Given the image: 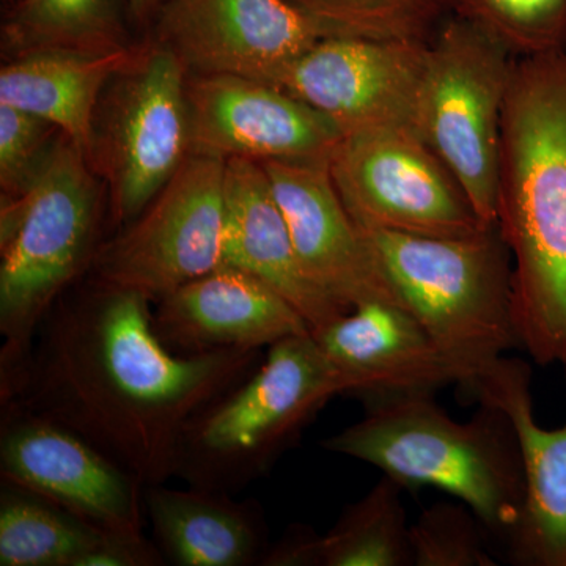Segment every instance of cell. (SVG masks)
I'll return each mask as SVG.
<instances>
[{
    "instance_id": "cell-8",
    "label": "cell",
    "mask_w": 566,
    "mask_h": 566,
    "mask_svg": "<svg viewBox=\"0 0 566 566\" xmlns=\"http://www.w3.org/2000/svg\"><path fill=\"white\" fill-rule=\"evenodd\" d=\"M188 71L150 40L104 88L87 159L106 186L115 232L136 219L191 156Z\"/></svg>"
},
{
    "instance_id": "cell-24",
    "label": "cell",
    "mask_w": 566,
    "mask_h": 566,
    "mask_svg": "<svg viewBox=\"0 0 566 566\" xmlns=\"http://www.w3.org/2000/svg\"><path fill=\"white\" fill-rule=\"evenodd\" d=\"M403 490L385 475L349 505L337 524L319 535V566H412Z\"/></svg>"
},
{
    "instance_id": "cell-13",
    "label": "cell",
    "mask_w": 566,
    "mask_h": 566,
    "mask_svg": "<svg viewBox=\"0 0 566 566\" xmlns=\"http://www.w3.org/2000/svg\"><path fill=\"white\" fill-rule=\"evenodd\" d=\"M428 43L324 36L286 70L279 88L349 134L381 126L416 129Z\"/></svg>"
},
{
    "instance_id": "cell-5",
    "label": "cell",
    "mask_w": 566,
    "mask_h": 566,
    "mask_svg": "<svg viewBox=\"0 0 566 566\" xmlns=\"http://www.w3.org/2000/svg\"><path fill=\"white\" fill-rule=\"evenodd\" d=\"M363 232L406 311L460 370V389L472 397L480 376L520 346L512 252L497 223L458 238Z\"/></svg>"
},
{
    "instance_id": "cell-28",
    "label": "cell",
    "mask_w": 566,
    "mask_h": 566,
    "mask_svg": "<svg viewBox=\"0 0 566 566\" xmlns=\"http://www.w3.org/2000/svg\"><path fill=\"white\" fill-rule=\"evenodd\" d=\"M65 134L39 115L0 104V189L3 197L28 192L46 169Z\"/></svg>"
},
{
    "instance_id": "cell-30",
    "label": "cell",
    "mask_w": 566,
    "mask_h": 566,
    "mask_svg": "<svg viewBox=\"0 0 566 566\" xmlns=\"http://www.w3.org/2000/svg\"><path fill=\"white\" fill-rule=\"evenodd\" d=\"M260 566H319V534L307 526H292L270 546Z\"/></svg>"
},
{
    "instance_id": "cell-2",
    "label": "cell",
    "mask_w": 566,
    "mask_h": 566,
    "mask_svg": "<svg viewBox=\"0 0 566 566\" xmlns=\"http://www.w3.org/2000/svg\"><path fill=\"white\" fill-rule=\"evenodd\" d=\"M495 223L512 252L517 345L566 364V51L516 59Z\"/></svg>"
},
{
    "instance_id": "cell-3",
    "label": "cell",
    "mask_w": 566,
    "mask_h": 566,
    "mask_svg": "<svg viewBox=\"0 0 566 566\" xmlns=\"http://www.w3.org/2000/svg\"><path fill=\"white\" fill-rule=\"evenodd\" d=\"M364 406L363 419L326 439L324 449L375 465L408 490L444 491L494 534L512 531L526 483L515 428L505 412L480 403L468 422H458L424 394Z\"/></svg>"
},
{
    "instance_id": "cell-23",
    "label": "cell",
    "mask_w": 566,
    "mask_h": 566,
    "mask_svg": "<svg viewBox=\"0 0 566 566\" xmlns=\"http://www.w3.org/2000/svg\"><path fill=\"white\" fill-rule=\"evenodd\" d=\"M104 534L51 499L2 480L0 566H80Z\"/></svg>"
},
{
    "instance_id": "cell-9",
    "label": "cell",
    "mask_w": 566,
    "mask_h": 566,
    "mask_svg": "<svg viewBox=\"0 0 566 566\" xmlns=\"http://www.w3.org/2000/svg\"><path fill=\"white\" fill-rule=\"evenodd\" d=\"M331 175L363 230L458 238L488 226L452 170L409 126L345 134Z\"/></svg>"
},
{
    "instance_id": "cell-10",
    "label": "cell",
    "mask_w": 566,
    "mask_h": 566,
    "mask_svg": "<svg viewBox=\"0 0 566 566\" xmlns=\"http://www.w3.org/2000/svg\"><path fill=\"white\" fill-rule=\"evenodd\" d=\"M226 161L191 155L144 211L104 241L91 277L153 305L223 263Z\"/></svg>"
},
{
    "instance_id": "cell-31",
    "label": "cell",
    "mask_w": 566,
    "mask_h": 566,
    "mask_svg": "<svg viewBox=\"0 0 566 566\" xmlns=\"http://www.w3.org/2000/svg\"><path fill=\"white\" fill-rule=\"evenodd\" d=\"M169 2L170 0H128V7L134 22L151 25L159 11Z\"/></svg>"
},
{
    "instance_id": "cell-21",
    "label": "cell",
    "mask_w": 566,
    "mask_h": 566,
    "mask_svg": "<svg viewBox=\"0 0 566 566\" xmlns=\"http://www.w3.org/2000/svg\"><path fill=\"white\" fill-rule=\"evenodd\" d=\"M137 46L112 52L40 50L0 70V104L51 122L87 156L93 118L106 85Z\"/></svg>"
},
{
    "instance_id": "cell-18",
    "label": "cell",
    "mask_w": 566,
    "mask_h": 566,
    "mask_svg": "<svg viewBox=\"0 0 566 566\" xmlns=\"http://www.w3.org/2000/svg\"><path fill=\"white\" fill-rule=\"evenodd\" d=\"M153 326L182 356L263 348L312 333L303 315L273 289L237 270L216 268L155 304Z\"/></svg>"
},
{
    "instance_id": "cell-17",
    "label": "cell",
    "mask_w": 566,
    "mask_h": 566,
    "mask_svg": "<svg viewBox=\"0 0 566 566\" xmlns=\"http://www.w3.org/2000/svg\"><path fill=\"white\" fill-rule=\"evenodd\" d=\"M531 382L527 363L502 357L480 376L472 397L505 412L523 457V509L505 536L510 562L566 566V422L556 430L536 422Z\"/></svg>"
},
{
    "instance_id": "cell-4",
    "label": "cell",
    "mask_w": 566,
    "mask_h": 566,
    "mask_svg": "<svg viewBox=\"0 0 566 566\" xmlns=\"http://www.w3.org/2000/svg\"><path fill=\"white\" fill-rule=\"evenodd\" d=\"M87 156L65 137L28 192L0 207V374L21 363L44 316L87 277L109 200Z\"/></svg>"
},
{
    "instance_id": "cell-27",
    "label": "cell",
    "mask_w": 566,
    "mask_h": 566,
    "mask_svg": "<svg viewBox=\"0 0 566 566\" xmlns=\"http://www.w3.org/2000/svg\"><path fill=\"white\" fill-rule=\"evenodd\" d=\"M483 524L461 502H439L409 526L412 566H495L483 539Z\"/></svg>"
},
{
    "instance_id": "cell-12",
    "label": "cell",
    "mask_w": 566,
    "mask_h": 566,
    "mask_svg": "<svg viewBox=\"0 0 566 566\" xmlns=\"http://www.w3.org/2000/svg\"><path fill=\"white\" fill-rule=\"evenodd\" d=\"M151 29L188 74H233L275 87L327 36L290 0H170Z\"/></svg>"
},
{
    "instance_id": "cell-26",
    "label": "cell",
    "mask_w": 566,
    "mask_h": 566,
    "mask_svg": "<svg viewBox=\"0 0 566 566\" xmlns=\"http://www.w3.org/2000/svg\"><path fill=\"white\" fill-rule=\"evenodd\" d=\"M450 14L490 33L516 57L566 46V0H450Z\"/></svg>"
},
{
    "instance_id": "cell-29",
    "label": "cell",
    "mask_w": 566,
    "mask_h": 566,
    "mask_svg": "<svg viewBox=\"0 0 566 566\" xmlns=\"http://www.w3.org/2000/svg\"><path fill=\"white\" fill-rule=\"evenodd\" d=\"M161 551L142 534H104L80 566H164Z\"/></svg>"
},
{
    "instance_id": "cell-22",
    "label": "cell",
    "mask_w": 566,
    "mask_h": 566,
    "mask_svg": "<svg viewBox=\"0 0 566 566\" xmlns=\"http://www.w3.org/2000/svg\"><path fill=\"white\" fill-rule=\"evenodd\" d=\"M128 0H17L2 25L7 59L40 50L132 48Z\"/></svg>"
},
{
    "instance_id": "cell-7",
    "label": "cell",
    "mask_w": 566,
    "mask_h": 566,
    "mask_svg": "<svg viewBox=\"0 0 566 566\" xmlns=\"http://www.w3.org/2000/svg\"><path fill=\"white\" fill-rule=\"evenodd\" d=\"M516 55L450 14L428 41L416 132L447 164L483 222L497 221L502 125Z\"/></svg>"
},
{
    "instance_id": "cell-11",
    "label": "cell",
    "mask_w": 566,
    "mask_h": 566,
    "mask_svg": "<svg viewBox=\"0 0 566 566\" xmlns=\"http://www.w3.org/2000/svg\"><path fill=\"white\" fill-rule=\"evenodd\" d=\"M0 476L51 499L106 534H142L139 479L70 428L13 401H0Z\"/></svg>"
},
{
    "instance_id": "cell-16",
    "label": "cell",
    "mask_w": 566,
    "mask_h": 566,
    "mask_svg": "<svg viewBox=\"0 0 566 566\" xmlns=\"http://www.w3.org/2000/svg\"><path fill=\"white\" fill-rule=\"evenodd\" d=\"M312 335L344 379L345 395L364 405L434 395L463 381L415 316L397 305H359Z\"/></svg>"
},
{
    "instance_id": "cell-14",
    "label": "cell",
    "mask_w": 566,
    "mask_h": 566,
    "mask_svg": "<svg viewBox=\"0 0 566 566\" xmlns=\"http://www.w3.org/2000/svg\"><path fill=\"white\" fill-rule=\"evenodd\" d=\"M191 155L252 161H331L344 133L266 82L188 74Z\"/></svg>"
},
{
    "instance_id": "cell-20",
    "label": "cell",
    "mask_w": 566,
    "mask_h": 566,
    "mask_svg": "<svg viewBox=\"0 0 566 566\" xmlns=\"http://www.w3.org/2000/svg\"><path fill=\"white\" fill-rule=\"evenodd\" d=\"M144 506L167 565L260 566L271 546L262 506L226 491L150 485Z\"/></svg>"
},
{
    "instance_id": "cell-6",
    "label": "cell",
    "mask_w": 566,
    "mask_h": 566,
    "mask_svg": "<svg viewBox=\"0 0 566 566\" xmlns=\"http://www.w3.org/2000/svg\"><path fill=\"white\" fill-rule=\"evenodd\" d=\"M345 382L312 333L271 346L240 385L205 406L182 431L174 479L234 494L292 449Z\"/></svg>"
},
{
    "instance_id": "cell-1",
    "label": "cell",
    "mask_w": 566,
    "mask_h": 566,
    "mask_svg": "<svg viewBox=\"0 0 566 566\" xmlns=\"http://www.w3.org/2000/svg\"><path fill=\"white\" fill-rule=\"evenodd\" d=\"M151 307L87 275L52 305L21 363L0 374V401L70 428L145 486L174 479L192 417L262 363L249 349L170 352Z\"/></svg>"
},
{
    "instance_id": "cell-15",
    "label": "cell",
    "mask_w": 566,
    "mask_h": 566,
    "mask_svg": "<svg viewBox=\"0 0 566 566\" xmlns=\"http://www.w3.org/2000/svg\"><path fill=\"white\" fill-rule=\"evenodd\" d=\"M260 164L289 223L305 277L346 312L370 303L405 308L374 245L342 202L331 161Z\"/></svg>"
},
{
    "instance_id": "cell-32",
    "label": "cell",
    "mask_w": 566,
    "mask_h": 566,
    "mask_svg": "<svg viewBox=\"0 0 566 566\" xmlns=\"http://www.w3.org/2000/svg\"><path fill=\"white\" fill-rule=\"evenodd\" d=\"M564 51H566V46H565V50H564Z\"/></svg>"
},
{
    "instance_id": "cell-19",
    "label": "cell",
    "mask_w": 566,
    "mask_h": 566,
    "mask_svg": "<svg viewBox=\"0 0 566 566\" xmlns=\"http://www.w3.org/2000/svg\"><path fill=\"white\" fill-rule=\"evenodd\" d=\"M226 205L222 264L266 283L303 315L312 333L346 314L305 277L262 164L226 161Z\"/></svg>"
},
{
    "instance_id": "cell-25",
    "label": "cell",
    "mask_w": 566,
    "mask_h": 566,
    "mask_svg": "<svg viewBox=\"0 0 566 566\" xmlns=\"http://www.w3.org/2000/svg\"><path fill=\"white\" fill-rule=\"evenodd\" d=\"M327 36L428 43L450 17V0H290Z\"/></svg>"
}]
</instances>
